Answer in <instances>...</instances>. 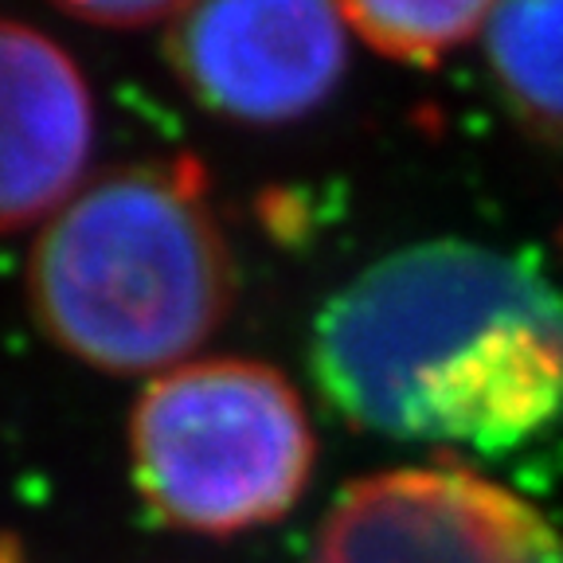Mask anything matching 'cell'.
<instances>
[{
    "label": "cell",
    "mask_w": 563,
    "mask_h": 563,
    "mask_svg": "<svg viewBox=\"0 0 563 563\" xmlns=\"http://www.w3.org/2000/svg\"><path fill=\"white\" fill-rule=\"evenodd\" d=\"M493 4L477 0H361V4H341V16L356 40L372 47L376 55L407 67L434 70L442 59L457 52L462 44L477 40L489 24Z\"/></svg>",
    "instance_id": "obj_8"
},
{
    "label": "cell",
    "mask_w": 563,
    "mask_h": 563,
    "mask_svg": "<svg viewBox=\"0 0 563 563\" xmlns=\"http://www.w3.org/2000/svg\"><path fill=\"white\" fill-rule=\"evenodd\" d=\"M341 4L231 0L180 4L165 27L176 79L211 114L239 125H286L313 114L344 79Z\"/></svg>",
    "instance_id": "obj_5"
},
{
    "label": "cell",
    "mask_w": 563,
    "mask_h": 563,
    "mask_svg": "<svg viewBox=\"0 0 563 563\" xmlns=\"http://www.w3.org/2000/svg\"><path fill=\"white\" fill-rule=\"evenodd\" d=\"M95 150V98L79 63L40 27L0 16V235L79 192Z\"/></svg>",
    "instance_id": "obj_6"
},
{
    "label": "cell",
    "mask_w": 563,
    "mask_h": 563,
    "mask_svg": "<svg viewBox=\"0 0 563 563\" xmlns=\"http://www.w3.org/2000/svg\"><path fill=\"white\" fill-rule=\"evenodd\" d=\"M313 466L317 434L298 387L263 361L180 364L133 404V485L180 532L239 537L290 517Z\"/></svg>",
    "instance_id": "obj_3"
},
{
    "label": "cell",
    "mask_w": 563,
    "mask_h": 563,
    "mask_svg": "<svg viewBox=\"0 0 563 563\" xmlns=\"http://www.w3.org/2000/svg\"><path fill=\"white\" fill-rule=\"evenodd\" d=\"M309 563H563V537L505 485L431 462L341 489Z\"/></svg>",
    "instance_id": "obj_4"
},
{
    "label": "cell",
    "mask_w": 563,
    "mask_h": 563,
    "mask_svg": "<svg viewBox=\"0 0 563 563\" xmlns=\"http://www.w3.org/2000/svg\"><path fill=\"white\" fill-rule=\"evenodd\" d=\"M67 16L95 24L102 32H141V27H168L180 4H150V0H90V4H67Z\"/></svg>",
    "instance_id": "obj_9"
},
{
    "label": "cell",
    "mask_w": 563,
    "mask_h": 563,
    "mask_svg": "<svg viewBox=\"0 0 563 563\" xmlns=\"http://www.w3.org/2000/svg\"><path fill=\"white\" fill-rule=\"evenodd\" d=\"M482 44L512 114L563 137V4H493Z\"/></svg>",
    "instance_id": "obj_7"
},
{
    "label": "cell",
    "mask_w": 563,
    "mask_h": 563,
    "mask_svg": "<svg viewBox=\"0 0 563 563\" xmlns=\"http://www.w3.org/2000/svg\"><path fill=\"white\" fill-rule=\"evenodd\" d=\"M560 243H563V228H560Z\"/></svg>",
    "instance_id": "obj_10"
},
{
    "label": "cell",
    "mask_w": 563,
    "mask_h": 563,
    "mask_svg": "<svg viewBox=\"0 0 563 563\" xmlns=\"http://www.w3.org/2000/svg\"><path fill=\"white\" fill-rule=\"evenodd\" d=\"M27 301L47 336L106 376H165L220 333L235 258L188 157L110 168L40 228Z\"/></svg>",
    "instance_id": "obj_2"
},
{
    "label": "cell",
    "mask_w": 563,
    "mask_h": 563,
    "mask_svg": "<svg viewBox=\"0 0 563 563\" xmlns=\"http://www.w3.org/2000/svg\"><path fill=\"white\" fill-rule=\"evenodd\" d=\"M309 364L361 431L501 454L563 419V294L497 246H404L325 301Z\"/></svg>",
    "instance_id": "obj_1"
}]
</instances>
